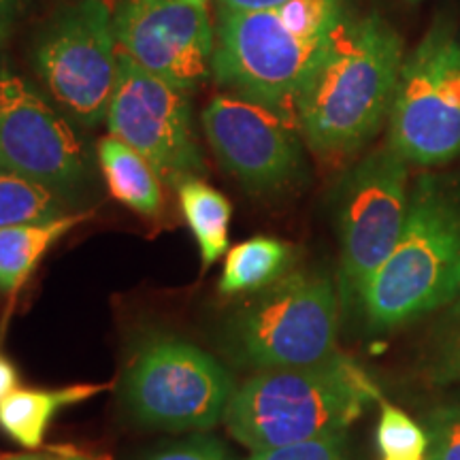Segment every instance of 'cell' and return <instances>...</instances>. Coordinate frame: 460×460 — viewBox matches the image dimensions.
Masks as SVG:
<instances>
[{
  "mask_svg": "<svg viewBox=\"0 0 460 460\" xmlns=\"http://www.w3.org/2000/svg\"><path fill=\"white\" fill-rule=\"evenodd\" d=\"M402 62L401 37L382 17L343 15L296 101L307 146L326 160L365 147L390 115Z\"/></svg>",
  "mask_w": 460,
  "mask_h": 460,
  "instance_id": "obj_1",
  "label": "cell"
},
{
  "mask_svg": "<svg viewBox=\"0 0 460 460\" xmlns=\"http://www.w3.org/2000/svg\"><path fill=\"white\" fill-rule=\"evenodd\" d=\"M379 401L376 382L341 354L295 369L262 371L230 399L228 433L252 450H271L345 433Z\"/></svg>",
  "mask_w": 460,
  "mask_h": 460,
  "instance_id": "obj_2",
  "label": "cell"
},
{
  "mask_svg": "<svg viewBox=\"0 0 460 460\" xmlns=\"http://www.w3.org/2000/svg\"><path fill=\"white\" fill-rule=\"evenodd\" d=\"M458 273L460 203L433 177H422L394 250L362 292L371 329H394L450 301L460 290Z\"/></svg>",
  "mask_w": 460,
  "mask_h": 460,
  "instance_id": "obj_3",
  "label": "cell"
},
{
  "mask_svg": "<svg viewBox=\"0 0 460 460\" xmlns=\"http://www.w3.org/2000/svg\"><path fill=\"white\" fill-rule=\"evenodd\" d=\"M337 307L329 278L284 275L233 315L228 345L234 358L262 371L315 365L337 352Z\"/></svg>",
  "mask_w": 460,
  "mask_h": 460,
  "instance_id": "obj_4",
  "label": "cell"
},
{
  "mask_svg": "<svg viewBox=\"0 0 460 460\" xmlns=\"http://www.w3.org/2000/svg\"><path fill=\"white\" fill-rule=\"evenodd\" d=\"M233 394V379L220 362L171 337L143 343L124 377L132 416L171 433L211 429L224 418Z\"/></svg>",
  "mask_w": 460,
  "mask_h": 460,
  "instance_id": "obj_5",
  "label": "cell"
},
{
  "mask_svg": "<svg viewBox=\"0 0 460 460\" xmlns=\"http://www.w3.org/2000/svg\"><path fill=\"white\" fill-rule=\"evenodd\" d=\"M326 39L290 32L273 9L220 7L216 24L214 77L222 88L271 107L295 109Z\"/></svg>",
  "mask_w": 460,
  "mask_h": 460,
  "instance_id": "obj_6",
  "label": "cell"
},
{
  "mask_svg": "<svg viewBox=\"0 0 460 460\" xmlns=\"http://www.w3.org/2000/svg\"><path fill=\"white\" fill-rule=\"evenodd\" d=\"M118 39L105 0L62 9L34 45V68L51 99L84 126L107 119L118 79Z\"/></svg>",
  "mask_w": 460,
  "mask_h": 460,
  "instance_id": "obj_7",
  "label": "cell"
},
{
  "mask_svg": "<svg viewBox=\"0 0 460 460\" xmlns=\"http://www.w3.org/2000/svg\"><path fill=\"white\" fill-rule=\"evenodd\" d=\"M388 122V143L407 163L430 166L458 156V37L435 28L405 58Z\"/></svg>",
  "mask_w": 460,
  "mask_h": 460,
  "instance_id": "obj_8",
  "label": "cell"
},
{
  "mask_svg": "<svg viewBox=\"0 0 460 460\" xmlns=\"http://www.w3.org/2000/svg\"><path fill=\"white\" fill-rule=\"evenodd\" d=\"M407 211V160L388 143L362 158L339 190L337 222L345 305L360 301L367 284L394 250Z\"/></svg>",
  "mask_w": 460,
  "mask_h": 460,
  "instance_id": "obj_9",
  "label": "cell"
},
{
  "mask_svg": "<svg viewBox=\"0 0 460 460\" xmlns=\"http://www.w3.org/2000/svg\"><path fill=\"white\" fill-rule=\"evenodd\" d=\"M105 122L113 137L137 149L172 186L205 175L186 92L149 73L122 49Z\"/></svg>",
  "mask_w": 460,
  "mask_h": 460,
  "instance_id": "obj_10",
  "label": "cell"
},
{
  "mask_svg": "<svg viewBox=\"0 0 460 460\" xmlns=\"http://www.w3.org/2000/svg\"><path fill=\"white\" fill-rule=\"evenodd\" d=\"M200 122L217 163L250 192H278L301 175V124L295 109L217 94Z\"/></svg>",
  "mask_w": 460,
  "mask_h": 460,
  "instance_id": "obj_11",
  "label": "cell"
},
{
  "mask_svg": "<svg viewBox=\"0 0 460 460\" xmlns=\"http://www.w3.org/2000/svg\"><path fill=\"white\" fill-rule=\"evenodd\" d=\"M113 26L118 48L175 88L190 92L214 75L216 31L203 4L126 0Z\"/></svg>",
  "mask_w": 460,
  "mask_h": 460,
  "instance_id": "obj_12",
  "label": "cell"
},
{
  "mask_svg": "<svg viewBox=\"0 0 460 460\" xmlns=\"http://www.w3.org/2000/svg\"><path fill=\"white\" fill-rule=\"evenodd\" d=\"M0 166L54 192L79 188L88 175L71 124L20 75L0 68Z\"/></svg>",
  "mask_w": 460,
  "mask_h": 460,
  "instance_id": "obj_13",
  "label": "cell"
},
{
  "mask_svg": "<svg viewBox=\"0 0 460 460\" xmlns=\"http://www.w3.org/2000/svg\"><path fill=\"white\" fill-rule=\"evenodd\" d=\"M109 388L111 384H77L58 390L17 388L0 401V429L15 444L26 450H37L43 444L51 418L62 407L77 405Z\"/></svg>",
  "mask_w": 460,
  "mask_h": 460,
  "instance_id": "obj_14",
  "label": "cell"
},
{
  "mask_svg": "<svg viewBox=\"0 0 460 460\" xmlns=\"http://www.w3.org/2000/svg\"><path fill=\"white\" fill-rule=\"evenodd\" d=\"M99 163L111 197L141 216L163 211L160 175L137 149L118 137H105L99 143Z\"/></svg>",
  "mask_w": 460,
  "mask_h": 460,
  "instance_id": "obj_15",
  "label": "cell"
},
{
  "mask_svg": "<svg viewBox=\"0 0 460 460\" xmlns=\"http://www.w3.org/2000/svg\"><path fill=\"white\" fill-rule=\"evenodd\" d=\"M88 217L92 211L68 214L45 224L0 228V292L15 296L51 247Z\"/></svg>",
  "mask_w": 460,
  "mask_h": 460,
  "instance_id": "obj_16",
  "label": "cell"
},
{
  "mask_svg": "<svg viewBox=\"0 0 460 460\" xmlns=\"http://www.w3.org/2000/svg\"><path fill=\"white\" fill-rule=\"evenodd\" d=\"M181 214L197 239L203 269H209L228 252V226L233 217L230 200L200 177H186L177 183Z\"/></svg>",
  "mask_w": 460,
  "mask_h": 460,
  "instance_id": "obj_17",
  "label": "cell"
},
{
  "mask_svg": "<svg viewBox=\"0 0 460 460\" xmlns=\"http://www.w3.org/2000/svg\"><path fill=\"white\" fill-rule=\"evenodd\" d=\"M292 250L273 237H254L228 250L224 262L220 292L224 296L256 295L279 278L290 264Z\"/></svg>",
  "mask_w": 460,
  "mask_h": 460,
  "instance_id": "obj_18",
  "label": "cell"
},
{
  "mask_svg": "<svg viewBox=\"0 0 460 460\" xmlns=\"http://www.w3.org/2000/svg\"><path fill=\"white\" fill-rule=\"evenodd\" d=\"M65 216L58 192L0 166V228L45 224Z\"/></svg>",
  "mask_w": 460,
  "mask_h": 460,
  "instance_id": "obj_19",
  "label": "cell"
},
{
  "mask_svg": "<svg viewBox=\"0 0 460 460\" xmlns=\"http://www.w3.org/2000/svg\"><path fill=\"white\" fill-rule=\"evenodd\" d=\"M273 11L298 37L324 39L341 22L343 0H286Z\"/></svg>",
  "mask_w": 460,
  "mask_h": 460,
  "instance_id": "obj_20",
  "label": "cell"
},
{
  "mask_svg": "<svg viewBox=\"0 0 460 460\" xmlns=\"http://www.w3.org/2000/svg\"><path fill=\"white\" fill-rule=\"evenodd\" d=\"M377 446L386 458L422 460L429 439L410 416L393 405H384L377 424Z\"/></svg>",
  "mask_w": 460,
  "mask_h": 460,
  "instance_id": "obj_21",
  "label": "cell"
},
{
  "mask_svg": "<svg viewBox=\"0 0 460 460\" xmlns=\"http://www.w3.org/2000/svg\"><path fill=\"white\" fill-rule=\"evenodd\" d=\"M250 460H352L349 458L348 437L345 433H335L320 437V439L303 441L271 450H258Z\"/></svg>",
  "mask_w": 460,
  "mask_h": 460,
  "instance_id": "obj_22",
  "label": "cell"
},
{
  "mask_svg": "<svg viewBox=\"0 0 460 460\" xmlns=\"http://www.w3.org/2000/svg\"><path fill=\"white\" fill-rule=\"evenodd\" d=\"M427 460H460V410H439L429 418Z\"/></svg>",
  "mask_w": 460,
  "mask_h": 460,
  "instance_id": "obj_23",
  "label": "cell"
},
{
  "mask_svg": "<svg viewBox=\"0 0 460 460\" xmlns=\"http://www.w3.org/2000/svg\"><path fill=\"white\" fill-rule=\"evenodd\" d=\"M143 460H237L222 441L216 437H190L149 452Z\"/></svg>",
  "mask_w": 460,
  "mask_h": 460,
  "instance_id": "obj_24",
  "label": "cell"
},
{
  "mask_svg": "<svg viewBox=\"0 0 460 460\" xmlns=\"http://www.w3.org/2000/svg\"><path fill=\"white\" fill-rule=\"evenodd\" d=\"M26 0H0V43L9 37L13 31L15 20L20 17V11Z\"/></svg>",
  "mask_w": 460,
  "mask_h": 460,
  "instance_id": "obj_25",
  "label": "cell"
},
{
  "mask_svg": "<svg viewBox=\"0 0 460 460\" xmlns=\"http://www.w3.org/2000/svg\"><path fill=\"white\" fill-rule=\"evenodd\" d=\"M17 382H20V377H17L13 362L0 356V401L7 399L13 390H17Z\"/></svg>",
  "mask_w": 460,
  "mask_h": 460,
  "instance_id": "obj_26",
  "label": "cell"
},
{
  "mask_svg": "<svg viewBox=\"0 0 460 460\" xmlns=\"http://www.w3.org/2000/svg\"><path fill=\"white\" fill-rule=\"evenodd\" d=\"M284 3L286 0H220V7L233 11H262L275 9Z\"/></svg>",
  "mask_w": 460,
  "mask_h": 460,
  "instance_id": "obj_27",
  "label": "cell"
},
{
  "mask_svg": "<svg viewBox=\"0 0 460 460\" xmlns=\"http://www.w3.org/2000/svg\"><path fill=\"white\" fill-rule=\"evenodd\" d=\"M7 460H92L77 452L68 450H51V452H34V454H9Z\"/></svg>",
  "mask_w": 460,
  "mask_h": 460,
  "instance_id": "obj_28",
  "label": "cell"
},
{
  "mask_svg": "<svg viewBox=\"0 0 460 460\" xmlns=\"http://www.w3.org/2000/svg\"><path fill=\"white\" fill-rule=\"evenodd\" d=\"M444 365H446L447 376L460 379V329L456 331V335L450 339V343H447L446 354H444Z\"/></svg>",
  "mask_w": 460,
  "mask_h": 460,
  "instance_id": "obj_29",
  "label": "cell"
},
{
  "mask_svg": "<svg viewBox=\"0 0 460 460\" xmlns=\"http://www.w3.org/2000/svg\"><path fill=\"white\" fill-rule=\"evenodd\" d=\"M188 3H192V4H203V7H207V0H188Z\"/></svg>",
  "mask_w": 460,
  "mask_h": 460,
  "instance_id": "obj_30",
  "label": "cell"
},
{
  "mask_svg": "<svg viewBox=\"0 0 460 460\" xmlns=\"http://www.w3.org/2000/svg\"><path fill=\"white\" fill-rule=\"evenodd\" d=\"M386 460H399V458H386Z\"/></svg>",
  "mask_w": 460,
  "mask_h": 460,
  "instance_id": "obj_31",
  "label": "cell"
},
{
  "mask_svg": "<svg viewBox=\"0 0 460 460\" xmlns=\"http://www.w3.org/2000/svg\"><path fill=\"white\" fill-rule=\"evenodd\" d=\"M458 279H460V273H458Z\"/></svg>",
  "mask_w": 460,
  "mask_h": 460,
  "instance_id": "obj_32",
  "label": "cell"
}]
</instances>
